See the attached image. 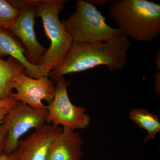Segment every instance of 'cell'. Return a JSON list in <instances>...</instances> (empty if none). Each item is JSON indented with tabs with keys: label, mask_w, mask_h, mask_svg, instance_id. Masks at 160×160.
<instances>
[{
	"label": "cell",
	"mask_w": 160,
	"mask_h": 160,
	"mask_svg": "<svg viewBox=\"0 0 160 160\" xmlns=\"http://www.w3.org/2000/svg\"><path fill=\"white\" fill-rule=\"evenodd\" d=\"M9 56L14 58L25 66V73L29 77L38 78L48 76L39 65H32L26 57V50L21 42L8 29H0V59Z\"/></svg>",
	"instance_id": "11"
},
{
	"label": "cell",
	"mask_w": 160,
	"mask_h": 160,
	"mask_svg": "<svg viewBox=\"0 0 160 160\" xmlns=\"http://www.w3.org/2000/svg\"><path fill=\"white\" fill-rule=\"evenodd\" d=\"M63 130L61 126L46 124L19 141L15 151L18 160H46L52 145Z\"/></svg>",
	"instance_id": "9"
},
{
	"label": "cell",
	"mask_w": 160,
	"mask_h": 160,
	"mask_svg": "<svg viewBox=\"0 0 160 160\" xmlns=\"http://www.w3.org/2000/svg\"><path fill=\"white\" fill-rule=\"evenodd\" d=\"M25 71L24 65L14 58L0 59V100L11 98L16 79Z\"/></svg>",
	"instance_id": "12"
},
{
	"label": "cell",
	"mask_w": 160,
	"mask_h": 160,
	"mask_svg": "<svg viewBox=\"0 0 160 160\" xmlns=\"http://www.w3.org/2000/svg\"><path fill=\"white\" fill-rule=\"evenodd\" d=\"M7 1L19 11L17 18L7 29L21 41L29 63L39 65L47 49L40 44L35 32L36 7L33 0Z\"/></svg>",
	"instance_id": "5"
},
{
	"label": "cell",
	"mask_w": 160,
	"mask_h": 160,
	"mask_svg": "<svg viewBox=\"0 0 160 160\" xmlns=\"http://www.w3.org/2000/svg\"><path fill=\"white\" fill-rule=\"evenodd\" d=\"M66 0H33L36 18H41L50 46L43 56L39 65L49 73L59 66L66 58L72 45L71 36L66 31L59 15L64 9Z\"/></svg>",
	"instance_id": "3"
},
{
	"label": "cell",
	"mask_w": 160,
	"mask_h": 160,
	"mask_svg": "<svg viewBox=\"0 0 160 160\" xmlns=\"http://www.w3.org/2000/svg\"><path fill=\"white\" fill-rule=\"evenodd\" d=\"M154 64L155 65V69L156 71L160 70V52H158L155 55L154 58Z\"/></svg>",
	"instance_id": "20"
},
{
	"label": "cell",
	"mask_w": 160,
	"mask_h": 160,
	"mask_svg": "<svg viewBox=\"0 0 160 160\" xmlns=\"http://www.w3.org/2000/svg\"><path fill=\"white\" fill-rule=\"evenodd\" d=\"M132 46L123 33L105 42L72 43L66 58L49 77L54 84L60 78L105 66L109 71L123 69L128 63L127 52Z\"/></svg>",
	"instance_id": "1"
},
{
	"label": "cell",
	"mask_w": 160,
	"mask_h": 160,
	"mask_svg": "<svg viewBox=\"0 0 160 160\" xmlns=\"http://www.w3.org/2000/svg\"><path fill=\"white\" fill-rule=\"evenodd\" d=\"M154 91L157 94H160V72L156 71L154 74Z\"/></svg>",
	"instance_id": "17"
},
{
	"label": "cell",
	"mask_w": 160,
	"mask_h": 160,
	"mask_svg": "<svg viewBox=\"0 0 160 160\" xmlns=\"http://www.w3.org/2000/svg\"><path fill=\"white\" fill-rule=\"evenodd\" d=\"M18 14V10L8 1L0 0V29H8Z\"/></svg>",
	"instance_id": "14"
},
{
	"label": "cell",
	"mask_w": 160,
	"mask_h": 160,
	"mask_svg": "<svg viewBox=\"0 0 160 160\" xmlns=\"http://www.w3.org/2000/svg\"><path fill=\"white\" fill-rule=\"evenodd\" d=\"M83 140L79 133L67 127L55 141L46 160H80L84 156L81 149Z\"/></svg>",
	"instance_id": "10"
},
{
	"label": "cell",
	"mask_w": 160,
	"mask_h": 160,
	"mask_svg": "<svg viewBox=\"0 0 160 160\" xmlns=\"http://www.w3.org/2000/svg\"><path fill=\"white\" fill-rule=\"evenodd\" d=\"M18 101L10 98L8 99L0 100V109L3 108H12L14 107Z\"/></svg>",
	"instance_id": "16"
},
{
	"label": "cell",
	"mask_w": 160,
	"mask_h": 160,
	"mask_svg": "<svg viewBox=\"0 0 160 160\" xmlns=\"http://www.w3.org/2000/svg\"><path fill=\"white\" fill-rule=\"evenodd\" d=\"M0 160H18L15 153L7 154L4 152L0 153Z\"/></svg>",
	"instance_id": "19"
},
{
	"label": "cell",
	"mask_w": 160,
	"mask_h": 160,
	"mask_svg": "<svg viewBox=\"0 0 160 160\" xmlns=\"http://www.w3.org/2000/svg\"><path fill=\"white\" fill-rule=\"evenodd\" d=\"M61 22L73 43L105 42L122 33L109 26L96 6L86 0L78 1L76 11Z\"/></svg>",
	"instance_id": "4"
},
{
	"label": "cell",
	"mask_w": 160,
	"mask_h": 160,
	"mask_svg": "<svg viewBox=\"0 0 160 160\" xmlns=\"http://www.w3.org/2000/svg\"><path fill=\"white\" fill-rule=\"evenodd\" d=\"M109 14L126 37L149 42L160 34V5L147 0L113 1Z\"/></svg>",
	"instance_id": "2"
},
{
	"label": "cell",
	"mask_w": 160,
	"mask_h": 160,
	"mask_svg": "<svg viewBox=\"0 0 160 160\" xmlns=\"http://www.w3.org/2000/svg\"><path fill=\"white\" fill-rule=\"evenodd\" d=\"M48 113L47 109H35L18 101L3 119L2 125L7 131L3 152L7 154L14 153L21 137L30 129L37 130L45 125Z\"/></svg>",
	"instance_id": "7"
},
{
	"label": "cell",
	"mask_w": 160,
	"mask_h": 160,
	"mask_svg": "<svg viewBox=\"0 0 160 160\" xmlns=\"http://www.w3.org/2000/svg\"><path fill=\"white\" fill-rule=\"evenodd\" d=\"M7 136V131L6 127L2 124L0 126V153L4 152Z\"/></svg>",
	"instance_id": "15"
},
{
	"label": "cell",
	"mask_w": 160,
	"mask_h": 160,
	"mask_svg": "<svg viewBox=\"0 0 160 160\" xmlns=\"http://www.w3.org/2000/svg\"><path fill=\"white\" fill-rule=\"evenodd\" d=\"M113 1L109 0H88V2L91 3L94 6H98V7L106 6L108 3L110 2H112Z\"/></svg>",
	"instance_id": "18"
},
{
	"label": "cell",
	"mask_w": 160,
	"mask_h": 160,
	"mask_svg": "<svg viewBox=\"0 0 160 160\" xmlns=\"http://www.w3.org/2000/svg\"><path fill=\"white\" fill-rule=\"evenodd\" d=\"M68 85L65 76L58 80L54 99L46 106L48 113L46 122L72 130L85 129L89 126L91 118L84 107L72 103L67 92Z\"/></svg>",
	"instance_id": "6"
},
{
	"label": "cell",
	"mask_w": 160,
	"mask_h": 160,
	"mask_svg": "<svg viewBox=\"0 0 160 160\" xmlns=\"http://www.w3.org/2000/svg\"><path fill=\"white\" fill-rule=\"evenodd\" d=\"M13 89H16V92H12L11 98L41 110L47 109L42 102V100L48 104L53 101L56 85L49 77L33 78L23 73L17 78Z\"/></svg>",
	"instance_id": "8"
},
{
	"label": "cell",
	"mask_w": 160,
	"mask_h": 160,
	"mask_svg": "<svg viewBox=\"0 0 160 160\" xmlns=\"http://www.w3.org/2000/svg\"><path fill=\"white\" fill-rule=\"evenodd\" d=\"M12 108H3L0 109V126L2 124L3 119L4 117L10 111Z\"/></svg>",
	"instance_id": "21"
},
{
	"label": "cell",
	"mask_w": 160,
	"mask_h": 160,
	"mask_svg": "<svg viewBox=\"0 0 160 160\" xmlns=\"http://www.w3.org/2000/svg\"><path fill=\"white\" fill-rule=\"evenodd\" d=\"M129 116L132 121L138 124L140 128L147 132L144 142L154 139L160 131V122L158 116L148 110L141 108L133 109L129 112Z\"/></svg>",
	"instance_id": "13"
}]
</instances>
